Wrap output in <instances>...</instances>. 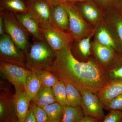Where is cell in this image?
I'll return each instance as SVG.
<instances>
[{
    "mask_svg": "<svg viewBox=\"0 0 122 122\" xmlns=\"http://www.w3.org/2000/svg\"><path fill=\"white\" fill-rule=\"evenodd\" d=\"M47 114L50 120L61 121L63 107L58 103L55 102L42 107Z\"/></svg>",
    "mask_w": 122,
    "mask_h": 122,
    "instance_id": "cell-21",
    "label": "cell"
},
{
    "mask_svg": "<svg viewBox=\"0 0 122 122\" xmlns=\"http://www.w3.org/2000/svg\"><path fill=\"white\" fill-rule=\"evenodd\" d=\"M39 26L41 33L55 54L63 50L73 41L70 33L65 32L51 24Z\"/></svg>",
    "mask_w": 122,
    "mask_h": 122,
    "instance_id": "cell-4",
    "label": "cell"
},
{
    "mask_svg": "<svg viewBox=\"0 0 122 122\" xmlns=\"http://www.w3.org/2000/svg\"><path fill=\"white\" fill-rule=\"evenodd\" d=\"M55 54L52 64L46 70L78 89L97 93L108 82L107 76L97 64L92 61H80L75 57L71 45Z\"/></svg>",
    "mask_w": 122,
    "mask_h": 122,
    "instance_id": "cell-1",
    "label": "cell"
},
{
    "mask_svg": "<svg viewBox=\"0 0 122 122\" xmlns=\"http://www.w3.org/2000/svg\"><path fill=\"white\" fill-rule=\"evenodd\" d=\"M122 120V111L111 110L102 122H120Z\"/></svg>",
    "mask_w": 122,
    "mask_h": 122,
    "instance_id": "cell-27",
    "label": "cell"
},
{
    "mask_svg": "<svg viewBox=\"0 0 122 122\" xmlns=\"http://www.w3.org/2000/svg\"><path fill=\"white\" fill-rule=\"evenodd\" d=\"M99 120L96 118L85 116L78 122H99Z\"/></svg>",
    "mask_w": 122,
    "mask_h": 122,
    "instance_id": "cell-33",
    "label": "cell"
},
{
    "mask_svg": "<svg viewBox=\"0 0 122 122\" xmlns=\"http://www.w3.org/2000/svg\"><path fill=\"white\" fill-rule=\"evenodd\" d=\"M52 89L56 102L63 107L68 106L66 87L64 81L59 79L58 81L52 87Z\"/></svg>",
    "mask_w": 122,
    "mask_h": 122,
    "instance_id": "cell-18",
    "label": "cell"
},
{
    "mask_svg": "<svg viewBox=\"0 0 122 122\" xmlns=\"http://www.w3.org/2000/svg\"><path fill=\"white\" fill-rule=\"evenodd\" d=\"M33 71L39 76L42 85L44 87L52 88L59 80L53 74L46 70H36Z\"/></svg>",
    "mask_w": 122,
    "mask_h": 122,
    "instance_id": "cell-22",
    "label": "cell"
},
{
    "mask_svg": "<svg viewBox=\"0 0 122 122\" xmlns=\"http://www.w3.org/2000/svg\"><path fill=\"white\" fill-rule=\"evenodd\" d=\"M116 24L118 35L122 42V20H117Z\"/></svg>",
    "mask_w": 122,
    "mask_h": 122,
    "instance_id": "cell-32",
    "label": "cell"
},
{
    "mask_svg": "<svg viewBox=\"0 0 122 122\" xmlns=\"http://www.w3.org/2000/svg\"><path fill=\"white\" fill-rule=\"evenodd\" d=\"M110 75L114 79H122V66L113 70L110 73Z\"/></svg>",
    "mask_w": 122,
    "mask_h": 122,
    "instance_id": "cell-29",
    "label": "cell"
},
{
    "mask_svg": "<svg viewBox=\"0 0 122 122\" xmlns=\"http://www.w3.org/2000/svg\"><path fill=\"white\" fill-rule=\"evenodd\" d=\"M15 16L27 32L35 40L45 41L39 30V23L30 13L28 11L25 13H16Z\"/></svg>",
    "mask_w": 122,
    "mask_h": 122,
    "instance_id": "cell-10",
    "label": "cell"
},
{
    "mask_svg": "<svg viewBox=\"0 0 122 122\" xmlns=\"http://www.w3.org/2000/svg\"><path fill=\"white\" fill-rule=\"evenodd\" d=\"M2 0L4 1V0Z\"/></svg>",
    "mask_w": 122,
    "mask_h": 122,
    "instance_id": "cell-39",
    "label": "cell"
},
{
    "mask_svg": "<svg viewBox=\"0 0 122 122\" xmlns=\"http://www.w3.org/2000/svg\"><path fill=\"white\" fill-rule=\"evenodd\" d=\"M81 96V107L85 116L99 120L105 117L102 104L98 96L92 92L85 89L78 90Z\"/></svg>",
    "mask_w": 122,
    "mask_h": 122,
    "instance_id": "cell-8",
    "label": "cell"
},
{
    "mask_svg": "<svg viewBox=\"0 0 122 122\" xmlns=\"http://www.w3.org/2000/svg\"><path fill=\"white\" fill-rule=\"evenodd\" d=\"M102 3L106 4H108L112 2L114 0H100Z\"/></svg>",
    "mask_w": 122,
    "mask_h": 122,
    "instance_id": "cell-36",
    "label": "cell"
},
{
    "mask_svg": "<svg viewBox=\"0 0 122 122\" xmlns=\"http://www.w3.org/2000/svg\"></svg>",
    "mask_w": 122,
    "mask_h": 122,
    "instance_id": "cell-40",
    "label": "cell"
},
{
    "mask_svg": "<svg viewBox=\"0 0 122 122\" xmlns=\"http://www.w3.org/2000/svg\"><path fill=\"white\" fill-rule=\"evenodd\" d=\"M4 5L5 8L17 13L28 12L27 6L22 0H4Z\"/></svg>",
    "mask_w": 122,
    "mask_h": 122,
    "instance_id": "cell-23",
    "label": "cell"
},
{
    "mask_svg": "<svg viewBox=\"0 0 122 122\" xmlns=\"http://www.w3.org/2000/svg\"><path fill=\"white\" fill-rule=\"evenodd\" d=\"M89 1L81 4L79 11L88 20L91 21H95L99 18L100 12L94 4Z\"/></svg>",
    "mask_w": 122,
    "mask_h": 122,
    "instance_id": "cell-20",
    "label": "cell"
},
{
    "mask_svg": "<svg viewBox=\"0 0 122 122\" xmlns=\"http://www.w3.org/2000/svg\"><path fill=\"white\" fill-rule=\"evenodd\" d=\"M31 109L37 122H46L49 120L47 114L42 107L34 103Z\"/></svg>",
    "mask_w": 122,
    "mask_h": 122,
    "instance_id": "cell-25",
    "label": "cell"
},
{
    "mask_svg": "<svg viewBox=\"0 0 122 122\" xmlns=\"http://www.w3.org/2000/svg\"><path fill=\"white\" fill-rule=\"evenodd\" d=\"M4 20L5 32L22 52L29 49V33L12 13L1 11Z\"/></svg>",
    "mask_w": 122,
    "mask_h": 122,
    "instance_id": "cell-3",
    "label": "cell"
},
{
    "mask_svg": "<svg viewBox=\"0 0 122 122\" xmlns=\"http://www.w3.org/2000/svg\"><path fill=\"white\" fill-rule=\"evenodd\" d=\"M0 71L14 87H22L25 89L27 78L31 71L23 66L0 61Z\"/></svg>",
    "mask_w": 122,
    "mask_h": 122,
    "instance_id": "cell-7",
    "label": "cell"
},
{
    "mask_svg": "<svg viewBox=\"0 0 122 122\" xmlns=\"http://www.w3.org/2000/svg\"><path fill=\"white\" fill-rule=\"evenodd\" d=\"M23 52L7 34L1 36L0 61L25 67V57Z\"/></svg>",
    "mask_w": 122,
    "mask_h": 122,
    "instance_id": "cell-6",
    "label": "cell"
},
{
    "mask_svg": "<svg viewBox=\"0 0 122 122\" xmlns=\"http://www.w3.org/2000/svg\"><path fill=\"white\" fill-rule=\"evenodd\" d=\"M97 38L100 44L113 49L115 46V43L109 32L104 28H102L97 34Z\"/></svg>",
    "mask_w": 122,
    "mask_h": 122,
    "instance_id": "cell-24",
    "label": "cell"
},
{
    "mask_svg": "<svg viewBox=\"0 0 122 122\" xmlns=\"http://www.w3.org/2000/svg\"><path fill=\"white\" fill-rule=\"evenodd\" d=\"M51 24L55 27L64 30H69V17L65 8L62 5L53 7Z\"/></svg>",
    "mask_w": 122,
    "mask_h": 122,
    "instance_id": "cell-13",
    "label": "cell"
},
{
    "mask_svg": "<svg viewBox=\"0 0 122 122\" xmlns=\"http://www.w3.org/2000/svg\"><path fill=\"white\" fill-rule=\"evenodd\" d=\"M46 122H61L60 121H58V120H50V119H49V120Z\"/></svg>",
    "mask_w": 122,
    "mask_h": 122,
    "instance_id": "cell-38",
    "label": "cell"
},
{
    "mask_svg": "<svg viewBox=\"0 0 122 122\" xmlns=\"http://www.w3.org/2000/svg\"><path fill=\"white\" fill-rule=\"evenodd\" d=\"M15 88L14 101L18 122H24L29 111L30 101L26 96L24 88L19 87Z\"/></svg>",
    "mask_w": 122,
    "mask_h": 122,
    "instance_id": "cell-11",
    "label": "cell"
},
{
    "mask_svg": "<svg viewBox=\"0 0 122 122\" xmlns=\"http://www.w3.org/2000/svg\"><path fill=\"white\" fill-rule=\"evenodd\" d=\"M24 122H37L31 109L28 111Z\"/></svg>",
    "mask_w": 122,
    "mask_h": 122,
    "instance_id": "cell-31",
    "label": "cell"
},
{
    "mask_svg": "<svg viewBox=\"0 0 122 122\" xmlns=\"http://www.w3.org/2000/svg\"><path fill=\"white\" fill-rule=\"evenodd\" d=\"M62 5L68 14L70 33L73 38L80 39L89 34L90 30L88 25L74 4L67 1Z\"/></svg>",
    "mask_w": 122,
    "mask_h": 122,
    "instance_id": "cell-5",
    "label": "cell"
},
{
    "mask_svg": "<svg viewBox=\"0 0 122 122\" xmlns=\"http://www.w3.org/2000/svg\"><path fill=\"white\" fill-rule=\"evenodd\" d=\"M35 0H29V1H32ZM48 2L52 7L62 4L63 3L67 2V0H42Z\"/></svg>",
    "mask_w": 122,
    "mask_h": 122,
    "instance_id": "cell-30",
    "label": "cell"
},
{
    "mask_svg": "<svg viewBox=\"0 0 122 122\" xmlns=\"http://www.w3.org/2000/svg\"><path fill=\"white\" fill-rule=\"evenodd\" d=\"M105 106L111 110L122 111V93L112 99Z\"/></svg>",
    "mask_w": 122,
    "mask_h": 122,
    "instance_id": "cell-26",
    "label": "cell"
},
{
    "mask_svg": "<svg viewBox=\"0 0 122 122\" xmlns=\"http://www.w3.org/2000/svg\"><path fill=\"white\" fill-rule=\"evenodd\" d=\"M32 101L34 103L41 107L56 102L52 87L42 86Z\"/></svg>",
    "mask_w": 122,
    "mask_h": 122,
    "instance_id": "cell-15",
    "label": "cell"
},
{
    "mask_svg": "<svg viewBox=\"0 0 122 122\" xmlns=\"http://www.w3.org/2000/svg\"><path fill=\"white\" fill-rule=\"evenodd\" d=\"M42 86L41 81L39 76L34 71H31L27 78L25 87L26 96L30 102L35 97Z\"/></svg>",
    "mask_w": 122,
    "mask_h": 122,
    "instance_id": "cell-14",
    "label": "cell"
},
{
    "mask_svg": "<svg viewBox=\"0 0 122 122\" xmlns=\"http://www.w3.org/2000/svg\"><path fill=\"white\" fill-rule=\"evenodd\" d=\"M55 55L45 41H36L26 54V66L31 71L47 70L52 64Z\"/></svg>",
    "mask_w": 122,
    "mask_h": 122,
    "instance_id": "cell-2",
    "label": "cell"
},
{
    "mask_svg": "<svg viewBox=\"0 0 122 122\" xmlns=\"http://www.w3.org/2000/svg\"><path fill=\"white\" fill-rule=\"evenodd\" d=\"M90 36L84 38L79 42L78 48L82 54L85 57L89 55L90 52Z\"/></svg>",
    "mask_w": 122,
    "mask_h": 122,
    "instance_id": "cell-28",
    "label": "cell"
},
{
    "mask_svg": "<svg viewBox=\"0 0 122 122\" xmlns=\"http://www.w3.org/2000/svg\"><path fill=\"white\" fill-rule=\"evenodd\" d=\"M85 116L81 107H75L68 106L63 107L61 122H78Z\"/></svg>",
    "mask_w": 122,
    "mask_h": 122,
    "instance_id": "cell-16",
    "label": "cell"
},
{
    "mask_svg": "<svg viewBox=\"0 0 122 122\" xmlns=\"http://www.w3.org/2000/svg\"><path fill=\"white\" fill-rule=\"evenodd\" d=\"M5 30L3 16L0 14V36L5 34Z\"/></svg>",
    "mask_w": 122,
    "mask_h": 122,
    "instance_id": "cell-34",
    "label": "cell"
},
{
    "mask_svg": "<svg viewBox=\"0 0 122 122\" xmlns=\"http://www.w3.org/2000/svg\"><path fill=\"white\" fill-rule=\"evenodd\" d=\"M91 0H67L68 2L75 4V2H78V1H87Z\"/></svg>",
    "mask_w": 122,
    "mask_h": 122,
    "instance_id": "cell-35",
    "label": "cell"
},
{
    "mask_svg": "<svg viewBox=\"0 0 122 122\" xmlns=\"http://www.w3.org/2000/svg\"><path fill=\"white\" fill-rule=\"evenodd\" d=\"M94 50L99 59L102 62L107 63L110 61L113 56V52L112 48L95 42L94 44Z\"/></svg>",
    "mask_w": 122,
    "mask_h": 122,
    "instance_id": "cell-19",
    "label": "cell"
},
{
    "mask_svg": "<svg viewBox=\"0 0 122 122\" xmlns=\"http://www.w3.org/2000/svg\"><path fill=\"white\" fill-rule=\"evenodd\" d=\"M64 82L65 84L68 106L75 107H81V96L80 92L72 84L66 81Z\"/></svg>",
    "mask_w": 122,
    "mask_h": 122,
    "instance_id": "cell-17",
    "label": "cell"
},
{
    "mask_svg": "<svg viewBox=\"0 0 122 122\" xmlns=\"http://www.w3.org/2000/svg\"><path fill=\"white\" fill-rule=\"evenodd\" d=\"M122 93V79H115L108 82L97 93V96L100 102L105 106Z\"/></svg>",
    "mask_w": 122,
    "mask_h": 122,
    "instance_id": "cell-12",
    "label": "cell"
},
{
    "mask_svg": "<svg viewBox=\"0 0 122 122\" xmlns=\"http://www.w3.org/2000/svg\"><path fill=\"white\" fill-rule=\"evenodd\" d=\"M115 2L119 7L122 8V0H115Z\"/></svg>",
    "mask_w": 122,
    "mask_h": 122,
    "instance_id": "cell-37",
    "label": "cell"
},
{
    "mask_svg": "<svg viewBox=\"0 0 122 122\" xmlns=\"http://www.w3.org/2000/svg\"><path fill=\"white\" fill-rule=\"evenodd\" d=\"M52 6L42 0L29 1L27 5L28 12L35 18L39 25L44 26L51 24Z\"/></svg>",
    "mask_w": 122,
    "mask_h": 122,
    "instance_id": "cell-9",
    "label": "cell"
}]
</instances>
